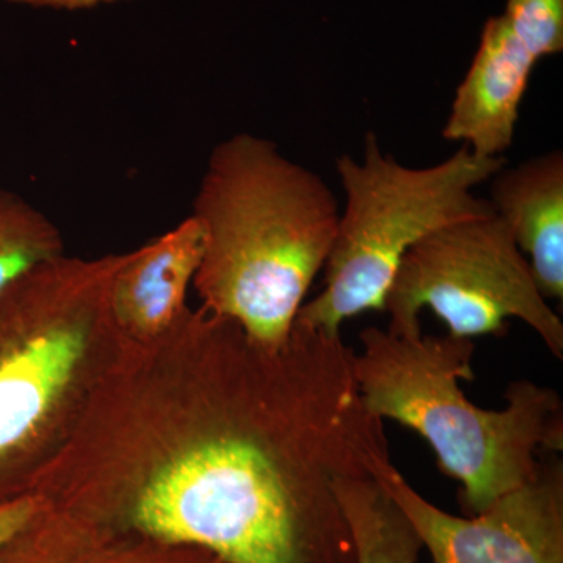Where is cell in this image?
Masks as SVG:
<instances>
[{"label":"cell","mask_w":563,"mask_h":563,"mask_svg":"<svg viewBox=\"0 0 563 563\" xmlns=\"http://www.w3.org/2000/svg\"><path fill=\"white\" fill-rule=\"evenodd\" d=\"M537 62L503 14L485 22L472 66L455 90L443 139L481 157H504Z\"/></svg>","instance_id":"cell-9"},{"label":"cell","mask_w":563,"mask_h":563,"mask_svg":"<svg viewBox=\"0 0 563 563\" xmlns=\"http://www.w3.org/2000/svg\"><path fill=\"white\" fill-rule=\"evenodd\" d=\"M280 347L191 312L181 431L122 493L121 528L224 563H355L336 484L390 463L342 333L295 322Z\"/></svg>","instance_id":"cell-1"},{"label":"cell","mask_w":563,"mask_h":563,"mask_svg":"<svg viewBox=\"0 0 563 563\" xmlns=\"http://www.w3.org/2000/svg\"><path fill=\"white\" fill-rule=\"evenodd\" d=\"M352 369L366 410L421 435L440 470L462 485L468 515L536 476L544 453L563 450L559 393L532 380H515L507 406L481 409L463 393L473 380L474 343L451 335L402 336L368 328Z\"/></svg>","instance_id":"cell-3"},{"label":"cell","mask_w":563,"mask_h":563,"mask_svg":"<svg viewBox=\"0 0 563 563\" xmlns=\"http://www.w3.org/2000/svg\"><path fill=\"white\" fill-rule=\"evenodd\" d=\"M493 210L531 266L547 299H563V152L499 169L492 177Z\"/></svg>","instance_id":"cell-11"},{"label":"cell","mask_w":563,"mask_h":563,"mask_svg":"<svg viewBox=\"0 0 563 563\" xmlns=\"http://www.w3.org/2000/svg\"><path fill=\"white\" fill-rule=\"evenodd\" d=\"M0 563H224L213 554L146 539L44 498L0 550Z\"/></svg>","instance_id":"cell-10"},{"label":"cell","mask_w":563,"mask_h":563,"mask_svg":"<svg viewBox=\"0 0 563 563\" xmlns=\"http://www.w3.org/2000/svg\"><path fill=\"white\" fill-rule=\"evenodd\" d=\"M120 262L62 255L0 292V503L35 493L96 351L121 342L107 313Z\"/></svg>","instance_id":"cell-4"},{"label":"cell","mask_w":563,"mask_h":563,"mask_svg":"<svg viewBox=\"0 0 563 563\" xmlns=\"http://www.w3.org/2000/svg\"><path fill=\"white\" fill-rule=\"evenodd\" d=\"M503 166L504 157H481L462 146L439 165L410 168L384 154L368 133L361 162L351 155L336 161L346 206L325 262L324 288L303 303L295 322L340 333L350 318L385 312L388 290L415 244L451 222L495 211L473 190Z\"/></svg>","instance_id":"cell-5"},{"label":"cell","mask_w":563,"mask_h":563,"mask_svg":"<svg viewBox=\"0 0 563 563\" xmlns=\"http://www.w3.org/2000/svg\"><path fill=\"white\" fill-rule=\"evenodd\" d=\"M503 16L533 57L563 49V0H507Z\"/></svg>","instance_id":"cell-14"},{"label":"cell","mask_w":563,"mask_h":563,"mask_svg":"<svg viewBox=\"0 0 563 563\" xmlns=\"http://www.w3.org/2000/svg\"><path fill=\"white\" fill-rule=\"evenodd\" d=\"M336 496L350 526L355 563H422L420 537L376 476L339 481Z\"/></svg>","instance_id":"cell-12"},{"label":"cell","mask_w":563,"mask_h":563,"mask_svg":"<svg viewBox=\"0 0 563 563\" xmlns=\"http://www.w3.org/2000/svg\"><path fill=\"white\" fill-rule=\"evenodd\" d=\"M191 217L202 232L192 282L202 310L261 346L287 343L335 239L329 185L273 141L236 133L211 151Z\"/></svg>","instance_id":"cell-2"},{"label":"cell","mask_w":563,"mask_h":563,"mask_svg":"<svg viewBox=\"0 0 563 563\" xmlns=\"http://www.w3.org/2000/svg\"><path fill=\"white\" fill-rule=\"evenodd\" d=\"M62 232L38 207L0 188V292L24 274L65 255Z\"/></svg>","instance_id":"cell-13"},{"label":"cell","mask_w":563,"mask_h":563,"mask_svg":"<svg viewBox=\"0 0 563 563\" xmlns=\"http://www.w3.org/2000/svg\"><path fill=\"white\" fill-rule=\"evenodd\" d=\"M5 2L32 7V9L76 11L96 9V7L120 2V0H5Z\"/></svg>","instance_id":"cell-16"},{"label":"cell","mask_w":563,"mask_h":563,"mask_svg":"<svg viewBox=\"0 0 563 563\" xmlns=\"http://www.w3.org/2000/svg\"><path fill=\"white\" fill-rule=\"evenodd\" d=\"M202 258V232L188 217L139 250L121 254L107 291L111 325L128 346H150L176 331Z\"/></svg>","instance_id":"cell-8"},{"label":"cell","mask_w":563,"mask_h":563,"mask_svg":"<svg viewBox=\"0 0 563 563\" xmlns=\"http://www.w3.org/2000/svg\"><path fill=\"white\" fill-rule=\"evenodd\" d=\"M377 479L420 537L431 563H563V465L544 461L528 483L476 515L440 509L393 466Z\"/></svg>","instance_id":"cell-7"},{"label":"cell","mask_w":563,"mask_h":563,"mask_svg":"<svg viewBox=\"0 0 563 563\" xmlns=\"http://www.w3.org/2000/svg\"><path fill=\"white\" fill-rule=\"evenodd\" d=\"M43 503L44 496L40 493H29L0 503V550L35 517Z\"/></svg>","instance_id":"cell-15"},{"label":"cell","mask_w":563,"mask_h":563,"mask_svg":"<svg viewBox=\"0 0 563 563\" xmlns=\"http://www.w3.org/2000/svg\"><path fill=\"white\" fill-rule=\"evenodd\" d=\"M431 309L463 339L506 332L507 320L528 324L555 358H563V322L548 303L506 222L493 211L437 229L415 244L388 290L387 331L421 335Z\"/></svg>","instance_id":"cell-6"}]
</instances>
